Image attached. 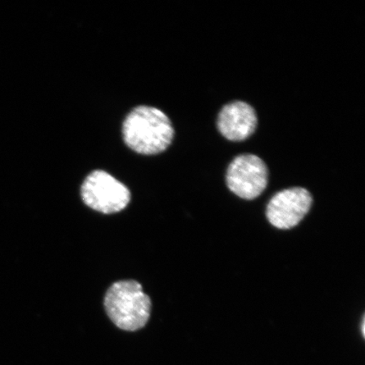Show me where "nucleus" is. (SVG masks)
<instances>
[{
  "mask_svg": "<svg viewBox=\"0 0 365 365\" xmlns=\"http://www.w3.org/2000/svg\"><path fill=\"white\" fill-rule=\"evenodd\" d=\"M313 199L304 188L287 189L273 196L267 207V217L279 230H290L298 225L312 207Z\"/></svg>",
  "mask_w": 365,
  "mask_h": 365,
  "instance_id": "obj_5",
  "label": "nucleus"
},
{
  "mask_svg": "<svg viewBox=\"0 0 365 365\" xmlns=\"http://www.w3.org/2000/svg\"><path fill=\"white\" fill-rule=\"evenodd\" d=\"M227 185L232 193L245 200H254L268 184V170L263 160L253 154L240 155L227 168Z\"/></svg>",
  "mask_w": 365,
  "mask_h": 365,
  "instance_id": "obj_4",
  "label": "nucleus"
},
{
  "mask_svg": "<svg viewBox=\"0 0 365 365\" xmlns=\"http://www.w3.org/2000/svg\"><path fill=\"white\" fill-rule=\"evenodd\" d=\"M364 319H363V322H362V333H363V335L364 336Z\"/></svg>",
  "mask_w": 365,
  "mask_h": 365,
  "instance_id": "obj_7",
  "label": "nucleus"
},
{
  "mask_svg": "<svg viewBox=\"0 0 365 365\" xmlns=\"http://www.w3.org/2000/svg\"><path fill=\"white\" fill-rule=\"evenodd\" d=\"M127 147L141 155H157L167 150L175 137L170 118L160 109L139 106L125 118L122 128Z\"/></svg>",
  "mask_w": 365,
  "mask_h": 365,
  "instance_id": "obj_1",
  "label": "nucleus"
},
{
  "mask_svg": "<svg viewBox=\"0 0 365 365\" xmlns=\"http://www.w3.org/2000/svg\"><path fill=\"white\" fill-rule=\"evenodd\" d=\"M257 126V113L247 103H228L219 113L218 130L228 140H245L254 133Z\"/></svg>",
  "mask_w": 365,
  "mask_h": 365,
  "instance_id": "obj_6",
  "label": "nucleus"
},
{
  "mask_svg": "<svg viewBox=\"0 0 365 365\" xmlns=\"http://www.w3.org/2000/svg\"><path fill=\"white\" fill-rule=\"evenodd\" d=\"M82 200L91 209L104 214L124 210L130 202V191L120 181L103 170H95L81 186Z\"/></svg>",
  "mask_w": 365,
  "mask_h": 365,
  "instance_id": "obj_3",
  "label": "nucleus"
},
{
  "mask_svg": "<svg viewBox=\"0 0 365 365\" xmlns=\"http://www.w3.org/2000/svg\"><path fill=\"white\" fill-rule=\"evenodd\" d=\"M104 307L114 325L121 330L135 331L147 325L152 302L138 282L125 280L109 287Z\"/></svg>",
  "mask_w": 365,
  "mask_h": 365,
  "instance_id": "obj_2",
  "label": "nucleus"
}]
</instances>
